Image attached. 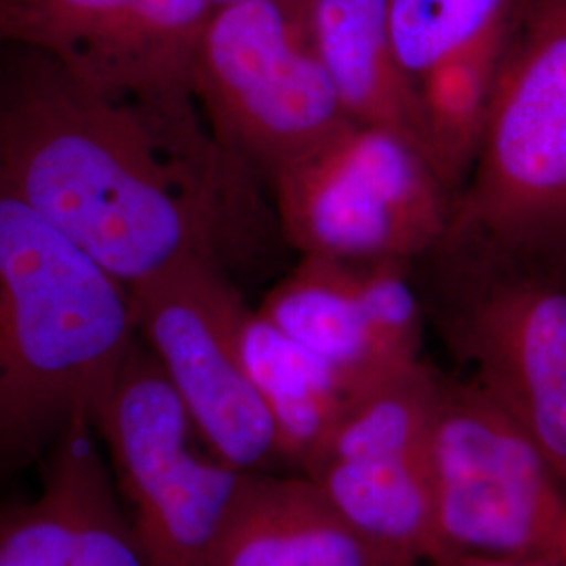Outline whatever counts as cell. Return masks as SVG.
I'll return each mask as SVG.
<instances>
[{
    "instance_id": "6da1fadb",
    "label": "cell",
    "mask_w": 566,
    "mask_h": 566,
    "mask_svg": "<svg viewBox=\"0 0 566 566\" xmlns=\"http://www.w3.org/2000/svg\"><path fill=\"white\" fill-rule=\"evenodd\" d=\"M193 91H109L42 55L0 95V182L126 287L221 252L254 172Z\"/></svg>"
},
{
    "instance_id": "7a4b0ae2",
    "label": "cell",
    "mask_w": 566,
    "mask_h": 566,
    "mask_svg": "<svg viewBox=\"0 0 566 566\" xmlns=\"http://www.w3.org/2000/svg\"><path fill=\"white\" fill-rule=\"evenodd\" d=\"M135 340L128 287L0 182V479L97 426Z\"/></svg>"
},
{
    "instance_id": "3957f363",
    "label": "cell",
    "mask_w": 566,
    "mask_h": 566,
    "mask_svg": "<svg viewBox=\"0 0 566 566\" xmlns=\"http://www.w3.org/2000/svg\"><path fill=\"white\" fill-rule=\"evenodd\" d=\"M447 353L542 446L566 479V266L446 233L411 261Z\"/></svg>"
},
{
    "instance_id": "277c9868",
    "label": "cell",
    "mask_w": 566,
    "mask_h": 566,
    "mask_svg": "<svg viewBox=\"0 0 566 566\" xmlns=\"http://www.w3.org/2000/svg\"><path fill=\"white\" fill-rule=\"evenodd\" d=\"M447 233L566 266V0H526Z\"/></svg>"
},
{
    "instance_id": "5b68a950",
    "label": "cell",
    "mask_w": 566,
    "mask_h": 566,
    "mask_svg": "<svg viewBox=\"0 0 566 566\" xmlns=\"http://www.w3.org/2000/svg\"><path fill=\"white\" fill-rule=\"evenodd\" d=\"M283 238L301 256L416 261L446 238L455 193L424 154L350 122L273 179Z\"/></svg>"
},
{
    "instance_id": "8992f818",
    "label": "cell",
    "mask_w": 566,
    "mask_h": 566,
    "mask_svg": "<svg viewBox=\"0 0 566 566\" xmlns=\"http://www.w3.org/2000/svg\"><path fill=\"white\" fill-rule=\"evenodd\" d=\"M95 430L145 565L212 566L250 472L193 447L181 397L139 336Z\"/></svg>"
},
{
    "instance_id": "52a82bcc",
    "label": "cell",
    "mask_w": 566,
    "mask_h": 566,
    "mask_svg": "<svg viewBox=\"0 0 566 566\" xmlns=\"http://www.w3.org/2000/svg\"><path fill=\"white\" fill-rule=\"evenodd\" d=\"M191 88L219 143L269 181L353 122L313 51L304 0L219 7Z\"/></svg>"
},
{
    "instance_id": "ba28073f",
    "label": "cell",
    "mask_w": 566,
    "mask_h": 566,
    "mask_svg": "<svg viewBox=\"0 0 566 566\" xmlns=\"http://www.w3.org/2000/svg\"><path fill=\"white\" fill-rule=\"evenodd\" d=\"M430 460L449 556L566 566V479L542 446L468 378L441 374Z\"/></svg>"
},
{
    "instance_id": "9c48e42d",
    "label": "cell",
    "mask_w": 566,
    "mask_h": 566,
    "mask_svg": "<svg viewBox=\"0 0 566 566\" xmlns=\"http://www.w3.org/2000/svg\"><path fill=\"white\" fill-rule=\"evenodd\" d=\"M128 294L137 336L163 365L206 449L243 472L285 462L240 357L245 303L221 266L189 259L130 285Z\"/></svg>"
},
{
    "instance_id": "30bf717a",
    "label": "cell",
    "mask_w": 566,
    "mask_h": 566,
    "mask_svg": "<svg viewBox=\"0 0 566 566\" xmlns=\"http://www.w3.org/2000/svg\"><path fill=\"white\" fill-rule=\"evenodd\" d=\"M88 420L42 460L41 491L0 506V566H147Z\"/></svg>"
},
{
    "instance_id": "8fae6325",
    "label": "cell",
    "mask_w": 566,
    "mask_h": 566,
    "mask_svg": "<svg viewBox=\"0 0 566 566\" xmlns=\"http://www.w3.org/2000/svg\"><path fill=\"white\" fill-rule=\"evenodd\" d=\"M212 566H422L344 521L306 474L250 472Z\"/></svg>"
},
{
    "instance_id": "7c38bea8",
    "label": "cell",
    "mask_w": 566,
    "mask_h": 566,
    "mask_svg": "<svg viewBox=\"0 0 566 566\" xmlns=\"http://www.w3.org/2000/svg\"><path fill=\"white\" fill-rule=\"evenodd\" d=\"M304 13L313 51L344 114L397 133L432 163L416 86L395 53L388 0H304Z\"/></svg>"
},
{
    "instance_id": "4fadbf2b",
    "label": "cell",
    "mask_w": 566,
    "mask_h": 566,
    "mask_svg": "<svg viewBox=\"0 0 566 566\" xmlns=\"http://www.w3.org/2000/svg\"><path fill=\"white\" fill-rule=\"evenodd\" d=\"M256 311L324 359L353 399L409 367L386 355L371 327L357 261L303 256Z\"/></svg>"
},
{
    "instance_id": "5bb4252c",
    "label": "cell",
    "mask_w": 566,
    "mask_h": 566,
    "mask_svg": "<svg viewBox=\"0 0 566 566\" xmlns=\"http://www.w3.org/2000/svg\"><path fill=\"white\" fill-rule=\"evenodd\" d=\"M303 474L374 544L422 566L449 558L437 521L430 451L327 458L306 465Z\"/></svg>"
},
{
    "instance_id": "9a60e30c",
    "label": "cell",
    "mask_w": 566,
    "mask_h": 566,
    "mask_svg": "<svg viewBox=\"0 0 566 566\" xmlns=\"http://www.w3.org/2000/svg\"><path fill=\"white\" fill-rule=\"evenodd\" d=\"M238 348L283 460L303 470L353 401L350 390L324 359L248 306L238 324Z\"/></svg>"
},
{
    "instance_id": "2e32d148",
    "label": "cell",
    "mask_w": 566,
    "mask_h": 566,
    "mask_svg": "<svg viewBox=\"0 0 566 566\" xmlns=\"http://www.w3.org/2000/svg\"><path fill=\"white\" fill-rule=\"evenodd\" d=\"M214 11L212 0H128L105 41L67 70L109 91H193V65Z\"/></svg>"
},
{
    "instance_id": "e0dca14e",
    "label": "cell",
    "mask_w": 566,
    "mask_h": 566,
    "mask_svg": "<svg viewBox=\"0 0 566 566\" xmlns=\"http://www.w3.org/2000/svg\"><path fill=\"white\" fill-rule=\"evenodd\" d=\"M526 0H388L397 60L416 84L428 70L512 28Z\"/></svg>"
},
{
    "instance_id": "ac0fdd59",
    "label": "cell",
    "mask_w": 566,
    "mask_h": 566,
    "mask_svg": "<svg viewBox=\"0 0 566 566\" xmlns=\"http://www.w3.org/2000/svg\"><path fill=\"white\" fill-rule=\"evenodd\" d=\"M128 0H0V41L21 42L72 67L93 53Z\"/></svg>"
},
{
    "instance_id": "d6986e66",
    "label": "cell",
    "mask_w": 566,
    "mask_h": 566,
    "mask_svg": "<svg viewBox=\"0 0 566 566\" xmlns=\"http://www.w3.org/2000/svg\"><path fill=\"white\" fill-rule=\"evenodd\" d=\"M437 566H549L528 560H510V558H491V556H472V554H455L449 556Z\"/></svg>"
},
{
    "instance_id": "ffe728a7",
    "label": "cell",
    "mask_w": 566,
    "mask_h": 566,
    "mask_svg": "<svg viewBox=\"0 0 566 566\" xmlns=\"http://www.w3.org/2000/svg\"><path fill=\"white\" fill-rule=\"evenodd\" d=\"M214 2V7L219 9V7H224V4H233V2H240V0H212Z\"/></svg>"
}]
</instances>
